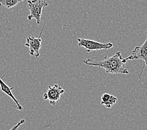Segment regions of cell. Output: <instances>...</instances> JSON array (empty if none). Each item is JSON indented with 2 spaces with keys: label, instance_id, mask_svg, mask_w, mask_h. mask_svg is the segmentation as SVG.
<instances>
[{
  "label": "cell",
  "instance_id": "1",
  "mask_svg": "<svg viewBox=\"0 0 147 130\" xmlns=\"http://www.w3.org/2000/svg\"><path fill=\"white\" fill-rule=\"evenodd\" d=\"M123 59L121 52L118 51L111 57L105 56L101 60H98V57H94L85 59L83 60V63L88 66L102 68L105 70L106 73L127 75L129 71L124 67Z\"/></svg>",
  "mask_w": 147,
  "mask_h": 130
},
{
  "label": "cell",
  "instance_id": "2",
  "mask_svg": "<svg viewBox=\"0 0 147 130\" xmlns=\"http://www.w3.org/2000/svg\"><path fill=\"white\" fill-rule=\"evenodd\" d=\"M28 7L30 15L27 16L29 21L35 19L37 24L41 23V17L43 9L48 6L46 0H28Z\"/></svg>",
  "mask_w": 147,
  "mask_h": 130
},
{
  "label": "cell",
  "instance_id": "3",
  "mask_svg": "<svg viewBox=\"0 0 147 130\" xmlns=\"http://www.w3.org/2000/svg\"><path fill=\"white\" fill-rule=\"evenodd\" d=\"M78 45L80 47L85 48L87 52L89 53L92 51H98L102 50H109L113 48L114 44L111 43H100L94 40L85 39V38H78Z\"/></svg>",
  "mask_w": 147,
  "mask_h": 130
},
{
  "label": "cell",
  "instance_id": "4",
  "mask_svg": "<svg viewBox=\"0 0 147 130\" xmlns=\"http://www.w3.org/2000/svg\"><path fill=\"white\" fill-rule=\"evenodd\" d=\"M134 59H142L144 61L145 65L143 66L140 73L139 74V78L140 79L142 77V72L144 69V68L146 66L147 60V38L144 41V43L141 46H136L134 50L132 51L131 54L129 57L123 59V63H126L128 60H134Z\"/></svg>",
  "mask_w": 147,
  "mask_h": 130
},
{
  "label": "cell",
  "instance_id": "5",
  "mask_svg": "<svg viewBox=\"0 0 147 130\" xmlns=\"http://www.w3.org/2000/svg\"><path fill=\"white\" fill-rule=\"evenodd\" d=\"M45 28V24L42 28V30L39 34V36L36 38L33 35L32 36H28L26 37V42L24 44L25 46L29 48V53H28L32 56V57H35L38 58L40 57V51L41 48V35L43 34V30Z\"/></svg>",
  "mask_w": 147,
  "mask_h": 130
},
{
  "label": "cell",
  "instance_id": "6",
  "mask_svg": "<svg viewBox=\"0 0 147 130\" xmlns=\"http://www.w3.org/2000/svg\"><path fill=\"white\" fill-rule=\"evenodd\" d=\"M64 93L65 90L58 84H55L53 86H48V89L43 94V98L45 100H48L51 105H55L59 101Z\"/></svg>",
  "mask_w": 147,
  "mask_h": 130
},
{
  "label": "cell",
  "instance_id": "7",
  "mask_svg": "<svg viewBox=\"0 0 147 130\" xmlns=\"http://www.w3.org/2000/svg\"><path fill=\"white\" fill-rule=\"evenodd\" d=\"M0 88H1V91L2 93L6 94V95H8L9 97L11 98L12 100H13L14 102H15L16 104V106H15V107L17 109V110L20 111L23 110V107L20 104L18 101L17 100V99L15 98V96H14V94L12 93V90L14 89V87H12V88L9 87L4 82H3L2 78H1V77H0Z\"/></svg>",
  "mask_w": 147,
  "mask_h": 130
},
{
  "label": "cell",
  "instance_id": "8",
  "mask_svg": "<svg viewBox=\"0 0 147 130\" xmlns=\"http://www.w3.org/2000/svg\"><path fill=\"white\" fill-rule=\"evenodd\" d=\"M117 98L115 96L108 93H104L101 96L100 104L104 105L107 108H110L117 103Z\"/></svg>",
  "mask_w": 147,
  "mask_h": 130
},
{
  "label": "cell",
  "instance_id": "9",
  "mask_svg": "<svg viewBox=\"0 0 147 130\" xmlns=\"http://www.w3.org/2000/svg\"><path fill=\"white\" fill-rule=\"evenodd\" d=\"M24 0H0V6L6 8H11Z\"/></svg>",
  "mask_w": 147,
  "mask_h": 130
},
{
  "label": "cell",
  "instance_id": "10",
  "mask_svg": "<svg viewBox=\"0 0 147 130\" xmlns=\"http://www.w3.org/2000/svg\"><path fill=\"white\" fill-rule=\"evenodd\" d=\"M25 123V119H21V120L18 123H17L15 126H14L13 127L9 130H17V129H18V128L20 127V126L21 125H22L23 123Z\"/></svg>",
  "mask_w": 147,
  "mask_h": 130
}]
</instances>
